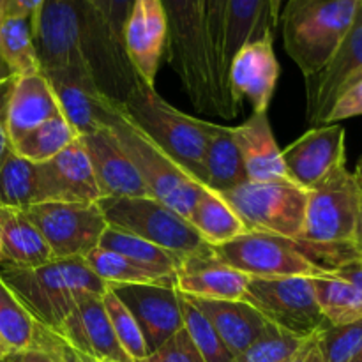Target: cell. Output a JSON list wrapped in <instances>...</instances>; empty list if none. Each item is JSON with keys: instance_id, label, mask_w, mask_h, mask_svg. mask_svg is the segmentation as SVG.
Masks as SVG:
<instances>
[{"instance_id": "cell-1", "label": "cell", "mask_w": 362, "mask_h": 362, "mask_svg": "<svg viewBox=\"0 0 362 362\" xmlns=\"http://www.w3.org/2000/svg\"><path fill=\"white\" fill-rule=\"evenodd\" d=\"M361 204V180L346 166L308 191L300 240L306 243L308 258L325 272L357 262L354 235Z\"/></svg>"}, {"instance_id": "cell-2", "label": "cell", "mask_w": 362, "mask_h": 362, "mask_svg": "<svg viewBox=\"0 0 362 362\" xmlns=\"http://www.w3.org/2000/svg\"><path fill=\"white\" fill-rule=\"evenodd\" d=\"M0 279L13 290L37 324L59 331L81 293H103L108 285L88 269L85 258L52 260L39 267L0 262Z\"/></svg>"}, {"instance_id": "cell-3", "label": "cell", "mask_w": 362, "mask_h": 362, "mask_svg": "<svg viewBox=\"0 0 362 362\" xmlns=\"http://www.w3.org/2000/svg\"><path fill=\"white\" fill-rule=\"evenodd\" d=\"M359 0H288L279 14L283 46L304 78L324 69L349 34Z\"/></svg>"}, {"instance_id": "cell-4", "label": "cell", "mask_w": 362, "mask_h": 362, "mask_svg": "<svg viewBox=\"0 0 362 362\" xmlns=\"http://www.w3.org/2000/svg\"><path fill=\"white\" fill-rule=\"evenodd\" d=\"M120 110L148 140L205 186V120L177 110L158 94L156 87H148L141 80Z\"/></svg>"}, {"instance_id": "cell-5", "label": "cell", "mask_w": 362, "mask_h": 362, "mask_svg": "<svg viewBox=\"0 0 362 362\" xmlns=\"http://www.w3.org/2000/svg\"><path fill=\"white\" fill-rule=\"evenodd\" d=\"M108 127L115 134L122 151L140 173L152 198L168 205L182 218L189 219L194 204L200 198L202 186L197 179L180 168L168 154L148 140L129 119L122 113L119 103H113L108 119Z\"/></svg>"}, {"instance_id": "cell-6", "label": "cell", "mask_w": 362, "mask_h": 362, "mask_svg": "<svg viewBox=\"0 0 362 362\" xmlns=\"http://www.w3.org/2000/svg\"><path fill=\"white\" fill-rule=\"evenodd\" d=\"M168 25L166 60L198 112L214 113L202 0H161Z\"/></svg>"}, {"instance_id": "cell-7", "label": "cell", "mask_w": 362, "mask_h": 362, "mask_svg": "<svg viewBox=\"0 0 362 362\" xmlns=\"http://www.w3.org/2000/svg\"><path fill=\"white\" fill-rule=\"evenodd\" d=\"M247 232L300 239L306 218L308 191L292 180L244 182L219 193Z\"/></svg>"}, {"instance_id": "cell-8", "label": "cell", "mask_w": 362, "mask_h": 362, "mask_svg": "<svg viewBox=\"0 0 362 362\" xmlns=\"http://www.w3.org/2000/svg\"><path fill=\"white\" fill-rule=\"evenodd\" d=\"M98 205L108 226L148 240L180 258L207 246L186 218L152 197L101 198Z\"/></svg>"}, {"instance_id": "cell-9", "label": "cell", "mask_w": 362, "mask_h": 362, "mask_svg": "<svg viewBox=\"0 0 362 362\" xmlns=\"http://www.w3.org/2000/svg\"><path fill=\"white\" fill-rule=\"evenodd\" d=\"M80 28V45L88 71L99 90L122 105L140 78L126 55L124 42L117 37L108 20L88 0H74Z\"/></svg>"}, {"instance_id": "cell-10", "label": "cell", "mask_w": 362, "mask_h": 362, "mask_svg": "<svg viewBox=\"0 0 362 362\" xmlns=\"http://www.w3.org/2000/svg\"><path fill=\"white\" fill-rule=\"evenodd\" d=\"M244 300L257 308L271 324L300 338L317 336L327 320L315 297L313 278H250Z\"/></svg>"}, {"instance_id": "cell-11", "label": "cell", "mask_w": 362, "mask_h": 362, "mask_svg": "<svg viewBox=\"0 0 362 362\" xmlns=\"http://www.w3.org/2000/svg\"><path fill=\"white\" fill-rule=\"evenodd\" d=\"M28 218L41 232L53 260L85 258L99 246L108 228L105 216L95 204H60L46 202L27 209Z\"/></svg>"}, {"instance_id": "cell-12", "label": "cell", "mask_w": 362, "mask_h": 362, "mask_svg": "<svg viewBox=\"0 0 362 362\" xmlns=\"http://www.w3.org/2000/svg\"><path fill=\"white\" fill-rule=\"evenodd\" d=\"M219 258L250 278H318L325 271L300 253L293 239L246 232L221 246H212Z\"/></svg>"}, {"instance_id": "cell-13", "label": "cell", "mask_w": 362, "mask_h": 362, "mask_svg": "<svg viewBox=\"0 0 362 362\" xmlns=\"http://www.w3.org/2000/svg\"><path fill=\"white\" fill-rule=\"evenodd\" d=\"M345 138L346 131L339 124H324L306 131L281 151L290 180L311 191L346 166Z\"/></svg>"}, {"instance_id": "cell-14", "label": "cell", "mask_w": 362, "mask_h": 362, "mask_svg": "<svg viewBox=\"0 0 362 362\" xmlns=\"http://www.w3.org/2000/svg\"><path fill=\"white\" fill-rule=\"evenodd\" d=\"M281 69L274 53V35L250 41L235 53L228 67V85L237 113L246 99L253 113H267Z\"/></svg>"}, {"instance_id": "cell-15", "label": "cell", "mask_w": 362, "mask_h": 362, "mask_svg": "<svg viewBox=\"0 0 362 362\" xmlns=\"http://www.w3.org/2000/svg\"><path fill=\"white\" fill-rule=\"evenodd\" d=\"M32 37L41 73L64 69L88 71L81 53L74 0H45Z\"/></svg>"}, {"instance_id": "cell-16", "label": "cell", "mask_w": 362, "mask_h": 362, "mask_svg": "<svg viewBox=\"0 0 362 362\" xmlns=\"http://www.w3.org/2000/svg\"><path fill=\"white\" fill-rule=\"evenodd\" d=\"M37 204H95L101 200L98 182L80 136L55 158L35 163Z\"/></svg>"}, {"instance_id": "cell-17", "label": "cell", "mask_w": 362, "mask_h": 362, "mask_svg": "<svg viewBox=\"0 0 362 362\" xmlns=\"http://www.w3.org/2000/svg\"><path fill=\"white\" fill-rule=\"evenodd\" d=\"M362 76V4L349 34L327 66L306 80V117L313 127L324 126L329 110L339 92Z\"/></svg>"}, {"instance_id": "cell-18", "label": "cell", "mask_w": 362, "mask_h": 362, "mask_svg": "<svg viewBox=\"0 0 362 362\" xmlns=\"http://www.w3.org/2000/svg\"><path fill=\"white\" fill-rule=\"evenodd\" d=\"M126 304L141 329L148 354L184 327L180 293L163 285H108Z\"/></svg>"}, {"instance_id": "cell-19", "label": "cell", "mask_w": 362, "mask_h": 362, "mask_svg": "<svg viewBox=\"0 0 362 362\" xmlns=\"http://www.w3.org/2000/svg\"><path fill=\"white\" fill-rule=\"evenodd\" d=\"M166 42L168 25L161 0H133L124 25V48L136 76L148 87H156Z\"/></svg>"}, {"instance_id": "cell-20", "label": "cell", "mask_w": 362, "mask_h": 362, "mask_svg": "<svg viewBox=\"0 0 362 362\" xmlns=\"http://www.w3.org/2000/svg\"><path fill=\"white\" fill-rule=\"evenodd\" d=\"M55 94L60 113L76 129L78 136L108 127L113 103L106 98L87 69L42 73Z\"/></svg>"}, {"instance_id": "cell-21", "label": "cell", "mask_w": 362, "mask_h": 362, "mask_svg": "<svg viewBox=\"0 0 362 362\" xmlns=\"http://www.w3.org/2000/svg\"><path fill=\"white\" fill-rule=\"evenodd\" d=\"M175 288L187 297L216 300H244L250 276L237 271L205 246L180 258Z\"/></svg>"}, {"instance_id": "cell-22", "label": "cell", "mask_w": 362, "mask_h": 362, "mask_svg": "<svg viewBox=\"0 0 362 362\" xmlns=\"http://www.w3.org/2000/svg\"><path fill=\"white\" fill-rule=\"evenodd\" d=\"M55 332L67 339L74 349L95 361L134 362L117 341L103 304V296L99 293H81L74 310Z\"/></svg>"}, {"instance_id": "cell-23", "label": "cell", "mask_w": 362, "mask_h": 362, "mask_svg": "<svg viewBox=\"0 0 362 362\" xmlns=\"http://www.w3.org/2000/svg\"><path fill=\"white\" fill-rule=\"evenodd\" d=\"M101 198H144L151 197L131 159L122 151L110 127L80 136Z\"/></svg>"}, {"instance_id": "cell-24", "label": "cell", "mask_w": 362, "mask_h": 362, "mask_svg": "<svg viewBox=\"0 0 362 362\" xmlns=\"http://www.w3.org/2000/svg\"><path fill=\"white\" fill-rule=\"evenodd\" d=\"M250 182L290 180L267 113H253L246 122L233 126Z\"/></svg>"}, {"instance_id": "cell-25", "label": "cell", "mask_w": 362, "mask_h": 362, "mask_svg": "<svg viewBox=\"0 0 362 362\" xmlns=\"http://www.w3.org/2000/svg\"><path fill=\"white\" fill-rule=\"evenodd\" d=\"M187 299L214 325L233 357L240 356L271 324L257 308L246 300H216L200 297Z\"/></svg>"}, {"instance_id": "cell-26", "label": "cell", "mask_w": 362, "mask_h": 362, "mask_svg": "<svg viewBox=\"0 0 362 362\" xmlns=\"http://www.w3.org/2000/svg\"><path fill=\"white\" fill-rule=\"evenodd\" d=\"M62 115L55 94L42 73L14 78L7 105V131L11 145L25 133L53 117Z\"/></svg>"}, {"instance_id": "cell-27", "label": "cell", "mask_w": 362, "mask_h": 362, "mask_svg": "<svg viewBox=\"0 0 362 362\" xmlns=\"http://www.w3.org/2000/svg\"><path fill=\"white\" fill-rule=\"evenodd\" d=\"M2 262L16 267H39L53 260L41 232L23 209L0 207Z\"/></svg>"}, {"instance_id": "cell-28", "label": "cell", "mask_w": 362, "mask_h": 362, "mask_svg": "<svg viewBox=\"0 0 362 362\" xmlns=\"http://www.w3.org/2000/svg\"><path fill=\"white\" fill-rule=\"evenodd\" d=\"M205 187L216 193H225L247 182L233 126H221L205 120Z\"/></svg>"}, {"instance_id": "cell-29", "label": "cell", "mask_w": 362, "mask_h": 362, "mask_svg": "<svg viewBox=\"0 0 362 362\" xmlns=\"http://www.w3.org/2000/svg\"><path fill=\"white\" fill-rule=\"evenodd\" d=\"M228 0H202L204 9L205 32H207L209 67H211V88L214 99L216 115L223 119H235L237 113L230 94L228 76L223 62V46H225V23Z\"/></svg>"}, {"instance_id": "cell-30", "label": "cell", "mask_w": 362, "mask_h": 362, "mask_svg": "<svg viewBox=\"0 0 362 362\" xmlns=\"http://www.w3.org/2000/svg\"><path fill=\"white\" fill-rule=\"evenodd\" d=\"M274 23L269 9V0H228L225 23L223 62L226 76L235 53L246 42L274 35Z\"/></svg>"}, {"instance_id": "cell-31", "label": "cell", "mask_w": 362, "mask_h": 362, "mask_svg": "<svg viewBox=\"0 0 362 362\" xmlns=\"http://www.w3.org/2000/svg\"><path fill=\"white\" fill-rule=\"evenodd\" d=\"M41 73L30 23L6 6L0 23V78H21Z\"/></svg>"}, {"instance_id": "cell-32", "label": "cell", "mask_w": 362, "mask_h": 362, "mask_svg": "<svg viewBox=\"0 0 362 362\" xmlns=\"http://www.w3.org/2000/svg\"><path fill=\"white\" fill-rule=\"evenodd\" d=\"M187 221L209 246H221L247 232L225 198L209 187H204Z\"/></svg>"}, {"instance_id": "cell-33", "label": "cell", "mask_w": 362, "mask_h": 362, "mask_svg": "<svg viewBox=\"0 0 362 362\" xmlns=\"http://www.w3.org/2000/svg\"><path fill=\"white\" fill-rule=\"evenodd\" d=\"M313 288L327 324L346 325L362 320V290L354 283L325 272L313 278Z\"/></svg>"}, {"instance_id": "cell-34", "label": "cell", "mask_w": 362, "mask_h": 362, "mask_svg": "<svg viewBox=\"0 0 362 362\" xmlns=\"http://www.w3.org/2000/svg\"><path fill=\"white\" fill-rule=\"evenodd\" d=\"M88 269L106 285H163L175 288V278L151 271L115 251L95 247L85 257Z\"/></svg>"}, {"instance_id": "cell-35", "label": "cell", "mask_w": 362, "mask_h": 362, "mask_svg": "<svg viewBox=\"0 0 362 362\" xmlns=\"http://www.w3.org/2000/svg\"><path fill=\"white\" fill-rule=\"evenodd\" d=\"M99 247L115 251V253L122 255V257L129 258V260L136 262V264L144 265L151 271L170 276V278H175L177 267L180 264V257H177V255L170 253V251L163 250V247L156 246L148 240L140 239V237L112 228V226L105 230L101 240H99Z\"/></svg>"}, {"instance_id": "cell-36", "label": "cell", "mask_w": 362, "mask_h": 362, "mask_svg": "<svg viewBox=\"0 0 362 362\" xmlns=\"http://www.w3.org/2000/svg\"><path fill=\"white\" fill-rule=\"evenodd\" d=\"M78 140V133L64 115L53 117L25 133L13 144V152L30 163H45Z\"/></svg>"}, {"instance_id": "cell-37", "label": "cell", "mask_w": 362, "mask_h": 362, "mask_svg": "<svg viewBox=\"0 0 362 362\" xmlns=\"http://www.w3.org/2000/svg\"><path fill=\"white\" fill-rule=\"evenodd\" d=\"M37 204L35 163L11 152L0 166V207L23 209Z\"/></svg>"}, {"instance_id": "cell-38", "label": "cell", "mask_w": 362, "mask_h": 362, "mask_svg": "<svg viewBox=\"0 0 362 362\" xmlns=\"http://www.w3.org/2000/svg\"><path fill=\"white\" fill-rule=\"evenodd\" d=\"M35 320L0 279V338L13 354L27 352L34 343Z\"/></svg>"}, {"instance_id": "cell-39", "label": "cell", "mask_w": 362, "mask_h": 362, "mask_svg": "<svg viewBox=\"0 0 362 362\" xmlns=\"http://www.w3.org/2000/svg\"><path fill=\"white\" fill-rule=\"evenodd\" d=\"M180 308H182L184 329H186L191 341L194 343L205 362H233L235 357L226 349L214 325L182 293H180Z\"/></svg>"}, {"instance_id": "cell-40", "label": "cell", "mask_w": 362, "mask_h": 362, "mask_svg": "<svg viewBox=\"0 0 362 362\" xmlns=\"http://www.w3.org/2000/svg\"><path fill=\"white\" fill-rule=\"evenodd\" d=\"M304 343L306 338L269 324L267 329L233 362H290Z\"/></svg>"}, {"instance_id": "cell-41", "label": "cell", "mask_w": 362, "mask_h": 362, "mask_svg": "<svg viewBox=\"0 0 362 362\" xmlns=\"http://www.w3.org/2000/svg\"><path fill=\"white\" fill-rule=\"evenodd\" d=\"M103 304H105L106 315L110 318V324H112L113 332H115L117 341L120 343L124 350H126L127 356L133 361L144 359L148 356L147 343H145L144 334H141V329L138 325L136 318L133 317L129 310L126 308V304L112 292V288H106V292L103 293Z\"/></svg>"}, {"instance_id": "cell-42", "label": "cell", "mask_w": 362, "mask_h": 362, "mask_svg": "<svg viewBox=\"0 0 362 362\" xmlns=\"http://www.w3.org/2000/svg\"><path fill=\"white\" fill-rule=\"evenodd\" d=\"M324 362H352L362 349V320L346 325H331L317 334Z\"/></svg>"}, {"instance_id": "cell-43", "label": "cell", "mask_w": 362, "mask_h": 362, "mask_svg": "<svg viewBox=\"0 0 362 362\" xmlns=\"http://www.w3.org/2000/svg\"><path fill=\"white\" fill-rule=\"evenodd\" d=\"M134 362H205V359L182 327L159 349Z\"/></svg>"}, {"instance_id": "cell-44", "label": "cell", "mask_w": 362, "mask_h": 362, "mask_svg": "<svg viewBox=\"0 0 362 362\" xmlns=\"http://www.w3.org/2000/svg\"><path fill=\"white\" fill-rule=\"evenodd\" d=\"M32 346L48 350V352H52L60 362H92V357L85 356L80 350L74 349V346L71 345L67 339H64L59 332L52 331V329L45 327V325L37 324V322H35V334Z\"/></svg>"}, {"instance_id": "cell-45", "label": "cell", "mask_w": 362, "mask_h": 362, "mask_svg": "<svg viewBox=\"0 0 362 362\" xmlns=\"http://www.w3.org/2000/svg\"><path fill=\"white\" fill-rule=\"evenodd\" d=\"M362 115V76L350 81L339 95L336 98L334 105L329 110L325 117V124H339L341 120L354 119Z\"/></svg>"}, {"instance_id": "cell-46", "label": "cell", "mask_w": 362, "mask_h": 362, "mask_svg": "<svg viewBox=\"0 0 362 362\" xmlns=\"http://www.w3.org/2000/svg\"><path fill=\"white\" fill-rule=\"evenodd\" d=\"M94 6L108 20L110 27L117 34V37L124 42V25L129 16L133 0H94Z\"/></svg>"}, {"instance_id": "cell-47", "label": "cell", "mask_w": 362, "mask_h": 362, "mask_svg": "<svg viewBox=\"0 0 362 362\" xmlns=\"http://www.w3.org/2000/svg\"><path fill=\"white\" fill-rule=\"evenodd\" d=\"M14 78H0V166L13 152L9 131H7V105H9L11 88H13Z\"/></svg>"}, {"instance_id": "cell-48", "label": "cell", "mask_w": 362, "mask_h": 362, "mask_svg": "<svg viewBox=\"0 0 362 362\" xmlns=\"http://www.w3.org/2000/svg\"><path fill=\"white\" fill-rule=\"evenodd\" d=\"M42 4H45V0H7L6 6L11 11H14V13L27 18L28 23H30V28L34 30L39 20V13L42 9Z\"/></svg>"}, {"instance_id": "cell-49", "label": "cell", "mask_w": 362, "mask_h": 362, "mask_svg": "<svg viewBox=\"0 0 362 362\" xmlns=\"http://www.w3.org/2000/svg\"><path fill=\"white\" fill-rule=\"evenodd\" d=\"M290 362H324L320 349H318L317 336H311L306 339V343L303 345V349L297 352V356L293 357Z\"/></svg>"}, {"instance_id": "cell-50", "label": "cell", "mask_w": 362, "mask_h": 362, "mask_svg": "<svg viewBox=\"0 0 362 362\" xmlns=\"http://www.w3.org/2000/svg\"><path fill=\"white\" fill-rule=\"evenodd\" d=\"M331 274L346 279V281L354 283L357 288L362 290V265L361 264L345 265V267H339V269H336V271H332Z\"/></svg>"}, {"instance_id": "cell-51", "label": "cell", "mask_w": 362, "mask_h": 362, "mask_svg": "<svg viewBox=\"0 0 362 362\" xmlns=\"http://www.w3.org/2000/svg\"><path fill=\"white\" fill-rule=\"evenodd\" d=\"M21 357L25 362H60L52 352L37 349V346H32L27 352H21Z\"/></svg>"}, {"instance_id": "cell-52", "label": "cell", "mask_w": 362, "mask_h": 362, "mask_svg": "<svg viewBox=\"0 0 362 362\" xmlns=\"http://www.w3.org/2000/svg\"><path fill=\"white\" fill-rule=\"evenodd\" d=\"M354 251H356V257H357L356 264L362 265V204H361L359 218H357L356 235H354Z\"/></svg>"}, {"instance_id": "cell-53", "label": "cell", "mask_w": 362, "mask_h": 362, "mask_svg": "<svg viewBox=\"0 0 362 362\" xmlns=\"http://www.w3.org/2000/svg\"><path fill=\"white\" fill-rule=\"evenodd\" d=\"M283 0H269V9H271V18L274 27H278L279 23V14H281Z\"/></svg>"}, {"instance_id": "cell-54", "label": "cell", "mask_w": 362, "mask_h": 362, "mask_svg": "<svg viewBox=\"0 0 362 362\" xmlns=\"http://www.w3.org/2000/svg\"><path fill=\"white\" fill-rule=\"evenodd\" d=\"M9 354H13V352H11V350H9V346H7L6 343H4V339L0 338V361H2V359H6V357L9 356Z\"/></svg>"}, {"instance_id": "cell-55", "label": "cell", "mask_w": 362, "mask_h": 362, "mask_svg": "<svg viewBox=\"0 0 362 362\" xmlns=\"http://www.w3.org/2000/svg\"><path fill=\"white\" fill-rule=\"evenodd\" d=\"M0 362H25V361L23 357H21V354H9L6 359H2Z\"/></svg>"}, {"instance_id": "cell-56", "label": "cell", "mask_w": 362, "mask_h": 362, "mask_svg": "<svg viewBox=\"0 0 362 362\" xmlns=\"http://www.w3.org/2000/svg\"><path fill=\"white\" fill-rule=\"evenodd\" d=\"M6 4H7V0H0V23H2L4 11H6Z\"/></svg>"}, {"instance_id": "cell-57", "label": "cell", "mask_w": 362, "mask_h": 362, "mask_svg": "<svg viewBox=\"0 0 362 362\" xmlns=\"http://www.w3.org/2000/svg\"><path fill=\"white\" fill-rule=\"evenodd\" d=\"M356 173H357V177H362V159H361V163H359V165H357V170H356Z\"/></svg>"}, {"instance_id": "cell-58", "label": "cell", "mask_w": 362, "mask_h": 362, "mask_svg": "<svg viewBox=\"0 0 362 362\" xmlns=\"http://www.w3.org/2000/svg\"><path fill=\"white\" fill-rule=\"evenodd\" d=\"M352 362H362V349H361V352L356 356V359H354Z\"/></svg>"}, {"instance_id": "cell-59", "label": "cell", "mask_w": 362, "mask_h": 362, "mask_svg": "<svg viewBox=\"0 0 362 362\" xmlns=\"http://www.w3.org/2000/svg\"><path fill=\"white\" fill-rule=\"evenodd\" d=\"M0 262H2V247H0Z\"/></svg>"}, {"instance_id": "cell-60", "label": "cell", "mask_w": 362, "mask_h": 362, "mask_svg": "<svg viewBox=\"0 0 362 362\" xmlns=\"http://www.w3.org/2000/svg\"><path fill=\"white\" fill-rule=\"evenodd\" d=\"M359 180H361V189H362V177H359Z\"/></svg>"}, {"instance_id": "cell-61", "label": "cell", "mask_w": 362, "mask_h": 362, "mask_svg": "<svg viewBox=\"0 0 362 362\" xmlns=\"http://www.w3.org/2000/svg\"><path fill=\"white\" fill-rule=\"evenodd\" d=\"M92 362H105V361H95V359H92Z\"/></svg>"}, {"instance_id": "cell-62", "label": "cell", "mask_w": 362, "mask_h": 362, "mask_svg": "<svg viewBox=\"0 0 362 362\" xmlns=\"http://www.w3.org/2000/svg\"><path fill=\"white\" fill-rule=\"evenodd\" d=\"M359 4H362V0H359Z\"/></svg>"}]
</instances>
